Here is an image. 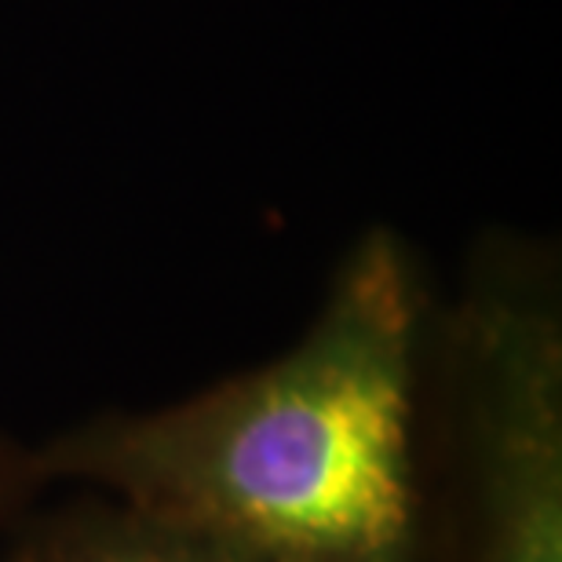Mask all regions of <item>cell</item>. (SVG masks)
I'll return each mask as SVG.
<instances>
[{"label":"cell","mask_w":562,"mask_h":562,"mask_svg":"<svg viewBox=\"0 0 562 562\" xmlns=\"http://www.w3.org/2000/svg\"><path fill=\"white\" fill-rule=\"evenodd\" d=\"M435 562H562V311L544 249L482 241L427 347Z\"/></svg>","instance_id":"7a4b0ae2"},{"label":"cell","mask_w":562,"mask_h":562,"mask_svg":"<svg viewBox=\"0 0 562 562\" xmlns=\"http://www.w3.org/2000/svg\"><path fill=\"white\" fill-rule=\"evenodd\" d=\"M41 490L44 482L37 475V464H33V449L0 435V541L19 515L41 497Z\"/></svg>","instance_id":"277c9868"},{"label":"cell","mask_w":562,"mask_h":562,"mask_svg":"<svg viewBox=\"0 0 562 562\" xmlns=\"http://www.w3.org/2000/svg\"><path fill=\"white\" fill-rule=\"evenodd\" d=\"M0 562H260L172 515L95 490L33 501L0 541Z\"/></svg>","instance_id":"3957f363"},{"label":"cell","mask_w":562,"mask_h":562,"mask_svg":"<svg viewBox=\"0 0 562 562\" xmlns=\"http://www.w3.org/2000/svg\"><path fill=\"white\" fill-rule=\"evenodd\" d=\"M431 314L409 245H351L311 325L249 373L33 446L44 486L172 515L260 562H435Z\"/></svg>","instance_id":"6da1fadb"}]
</instances>
